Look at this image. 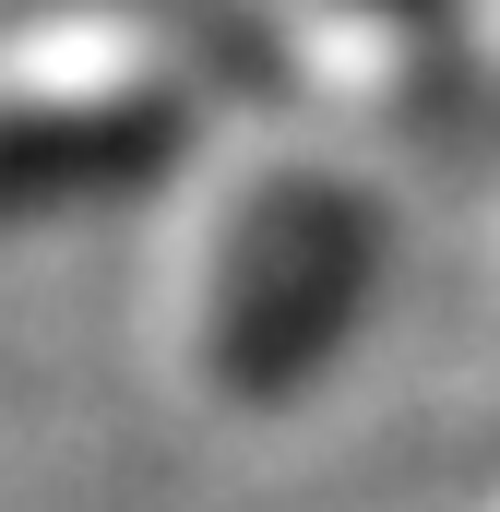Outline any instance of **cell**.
I'll use <instances>...</instances> for the list:
<instances>
[{"instance_id": "cell-2", "label": "cell", "mask_w": 500, "mask_h": 512, "mask_svg": "<svg viewBox=\"0 0 500 512\" xmlns=\"http://www.w3.org/2000/svg\"><path fill=\"white\" fill-rule=\"evenodd\" d=\"M179 143V96L143 72H24L0 84V215L120 191Z\"/></svg>"}, {"instance_id": "cell-1", "label": "cell", "mask_w": 500, "mask_h": 512, "mask_svg": "<svg viewBox=\"0 0 500 512\" xmlns=\"http://www.w3.org/2000/svg\"><path fill=\"white\" fill-rule=\"evenodd\" d=\"M358 286H370V203L334 167L250 179L227 239H215V274H203V370H215V393H239V405L298 393L334 358Z\"/></svg>"}]
</instances>
